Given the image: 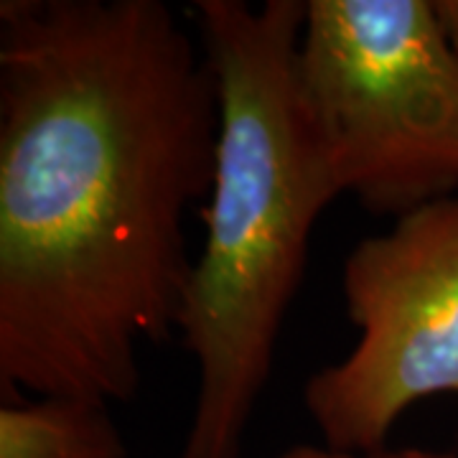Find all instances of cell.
I'll list each match as a JSON object with an SVG mask.
<instances>
[{
  "instance_id": "obj_2",
  "label": "cell",
  "mask_w": 458,
  "mask_h": 458,
  "mask_svg": "<svg viewBox=\"0 0 458 458\" xmlns=\"http://www.w3.org/2000/svg\"><path fill=\"white\" fill-rule=\"evenodd\" d=\"M219 92V146L201 209L204 247L179 313L197 364L179 458H240L306 273L313 227L339 191L295 82L306 0H197Z\"/></svg>"
},
{
  "instance_id": "obj_5",
  "label": "cell",
  "mask_w": 458,
  "mask_h": 458,
  "mask_svg": "<svg viewBox=\"0 0 458 458\" xmlns=\"http://www.w3.org/2000/svg\"><path fill=\"white\" fill-rule=\"evenodd\" d=\"M0 458H128L113 405L21 397L0 405Z\"/></svg>"
},
{
  "instance_id": "obj_7",
  "label": "cell",
  "mask_w": 458,
  "mask_h": 458,
  "mask_svg": "<svg viewBox=\"0 0 458 458\" xmlns=\"http://www.w3.org/2000/svg\"><path fill=\"white\" fill-rule=\"evenodd\" d=\"M276 458H357L349 456V454H339V451H331L327 445H311V443H298L293 448L283 451Z\"/></svg>"
},
{
  "instance_id": "obj_8",
  "label": "cell",
  "mask_w": 458,
  "mask_h": 458,
  "mask_svg": "<svg viewBox=\"0 0 458 458\" xmlns=\"http://www.w3.org/2000/svg\"><path fill=\"white\" fill-rule=\"evenodd\" d=\"M367 458H458L448 456V454H433V451H423V448H400V451H393V448H382L372 456Z\"/></svg>"
},
{
  "instance_id": "obj_3",
  "label": "cell",
  "mask_w": 458,
  "mask_h": 458,
  "mask_svg": "<svg viewBox=\"0 0 458 458\" xmlns=\"http://www.w3.org/2000/svg\"><path fill=\"white\" fill-rule=\"evenodd\" d=\"M295 82L339 197L412 212L458 189V54L430 0H306Z\"/></svg>"
},
{
  "instance_id": "obj_6",
  "label": "cell",
  "mask_w": 458,
  "mask_h": 458,
  "mask_svg": "<svg viewBox=\"0 0 458 458\" xmlns=\"http://www.w3.org/2000/svg\"><path fill=\"white\" fill-rule=\"evenodd\" d=\"M430 5L445 41L458 54V0H430Z\"/></svg>"
},
{
  "instance_id": "obj_4",
  "label": "cell",
  "mask_w": 458,
  "mask_h": 458,
  "mask_svg": "<svg viewBox=\"0 0 458 458\" xmlns=\"http://www.w3.org/2000/svg\"><path fill=\"white\" fill-rule=\"evenodd\" d=\"M342 285L360 339L309 377L303 405L327 448L367 458L415 403L458 397V194L364 237Z\"/></svg>"
},
{
  "instance_id": "obj_1",
  "label": "cell",
  "mask_w": 458,
  "mask_h": 458,
  "mask_svg": "<svg viewBox=\"0 0 458 458\" xmlns=\"http://www.w3.org/2000/svg\"><path fill=\"white\" fill-rule=\"evenodd\" d=\"M219 92L164 0L0 3V394L135 397L179 328Z\"/></svg>"
}]
</instances>
